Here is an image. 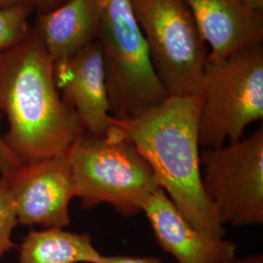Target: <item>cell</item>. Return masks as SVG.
Here are the masks:
<instances>
[{
	"label": "cell",
	"instance_id": "6da1fadb",
	"mask_svg": "<svg viewBox=\"0 0 263 263\" xmlns=\"http://www.w3.org/2000/svg\"><path fill=\"white\" fill-rule=\"evenodd\" d=\"M0 112L9 124L4 141L23 164L68 152L85 133L76 110L62 99L54 63L32 28L0 53Z\"/></svg>",
	"mask_w": 263,
	"mask_h": 263
},
{
	"label": "cell",
	"instance_id": "7a4b0ae2",
	"mask_svg": "<svg viewBox=\"0 0 263 263\" xmlns=\"http://www.w3.org/2000/svg\"><path fill=\"white\" fill-rule=\"evenodd\" d=\"M203 96H170L141 115L110 122L146 160L168 195L199 231L223 238L224 226L202 187L199 116Z\"/></svg>",
	"mask_w": 263,
	"mask_h": 263
},
{
	"label": "cell",
	"instance_id": "3957f363",
	"mask_svg": "<svg viewBox=\"0 0 263 263\" xmlns=\"http://www.w3.org/2000/svg\"><path fill=\"white\" fill-rule=\"evenodd\" d=\"M68 156L76 197L85 209L108 204L123 216H135L161 188L146 160L112 124L102 137L85 132Z\"/></svg>",
	"mask_w": 263,
	"mask_h": 263
},
{
	"label": "cell",
	"instance_id": "277c9868",
	"mask_svg": "<svg viewBox=\"0 0 263 263\" xmlns=\"http://www.w3.org/2000/svg\"><path fill=\"white\" fill-rule=\"evenodd\" d=\"M97 40L103 51L105 85L113 118H135L169 98L156 74L130 0H102Z\"/></svg>",
	"mask_w": 263,
	"mask_h": 263
},
{
	"label": "cell",
	"instance_id": "5b68a950",
	"mask_svg": "<svg viewBox=\"0 0 263 263\" xmlns=\"http://www.w3.org/2000/svg\"><path fill=\"white\" fill-rule=\"evenodd\" d=\"M199 116L200 146L216 147L244 138L263 118L262 42L222 60H208Z\"/></svg>",
	"mask_w": 263,
	"mask_h": 263
},
{
	"label": "cell",
	"instance_id": "8992f818",
	"mask_svg": "<svg viewBox=\"0 0 263 263\" xmlns=\"http://www.w3.org/2000/svg\"><path fill=\"white\" fill-rule=\"evenodd\" d=\"M156 74L170 96H200L207 46L182 0H130Z\"/></svg>",
	"mask_w": 263,
	"mask_h": 263
},
{
	"label": "cell",
	"instance_id": "52a82bcc",
	"mask_svg": "<svg viewBox=\"0 0 263 263\" xmlns=\"http://www.w3.org/2000/svg\"><path fill=\"white\" fill-rule=\"evenodd\" d=\"M203 191L222 226L263 223V127L200 154Z\"/></svg>",
	"mask_w": 263,
	"mask_h": 263
},
{
	"label": "cell",
	"instance_id": "ba28073f",
	"mask_svg": "<svg viewBox=\"0 0 263 263\" xmlns=\"http://www.w3.org/2000/svg\"><path fill=\"white\" fill-rule=\"evenodd\" d=\"M6 177L19 224L66 228L76 186L68 152L22 164Z\"/></svg>",
	"mask_w": 263,
	"mask_h": 263
},
{
	"label": "cell",
	"instance_id": "9c48e42d",
	"mask_svg": "<svg viewBox=\"0 0 263 263\" xmlns=\"http://www.w3.org/2000/svg\"><path fill=\"white\" fill-rule=\"evenodd\" d=\"M57 88L77 113L86 133L102 137L110 129L104 59L98 40L63 62L54 64Z\"/></svg>",
	"mask_w": 263,
	"mask_h": 263
},
{
	"label": "cell",
	"instance_id": "30bf717a",
	"mask_svg": "<svg viewBox=\"0 0 263 263\" xmlns=\"http://www.w3.org/2000/svg\"><path fill=\"white\" fill-rule=\"evenodd\" d=\"M141 212L147 217L160 247L178 263H227L236 256L233 242L194 228L162 188L147 197Z\"/></svg>",
	"mask_w": 263,
	"mask_h": 263
},
{
	"label": "cell",
	"instance_id": "8fae6325",
	"mask_svg": "<svg viewBox=\"0 0 263 263\" xmlns=\"http://www.w3.org/2000/svg\"><path fill=\"white\" fill-rule=\"evenodd\" d=\"M211 48L208 60H222L237 51L262 42L263 14L241 0H182Z\"/></svg>",
	"mask_w": 263,
	"mask_h": 263
},
{
	"label": "cell",
	"instance_id": "7c38bea8",
	"mask_svg": "<svg viewBox=\"0 0 263 263\" xmlns=\"http://www.w3.org/2000/svg\"><path fill=\"white\" fill-rule=\"evenodd\" d=\"M101 18L102 0H66L41 12L32 30L57 64L98 39Z\"/></svg>",
	"mask_w": 263,
	"mask_h": 263
},
{
	"label": "cell",
	"instance_id": "4fadbf2b",
	"mask_svg": "<svg viewBox=\"0 0 263 263\" xmlns=\"http://www.w3.org/2000/svg\"><path fill=\"white\" fill-rule=\"evenodd\" d=\"M101 256L90 234L43 228L24 238L16 263H99Z\"/></svg>",
	"mask_w": 263,
	"mask_h": 263
},
{
	"label": "cell",
	"instance_id": "5bb4252c",
	"mask_svg": "<svg viewBox=\"0 0 263 263\" xmlns=\"http://www.w3.org/2000/svg\"><path fill=\"white\" fill-rule=\"evenodd\" d=\"M33 9L25 4L0 7V53L28 37L31 32L28 18Z\"/></svg>",
	"mask_w": 263,
	"mask_h": 263
},
{
	"label": "cell",
	"instance_id": "9a60e30c",
	"mask_svg": "<svg viewBox=\"0 0 263 263\" xmlns=\"http://www.w3.org/2000/svg\"><path fill=\"white\" fill-rule=\"evenodd\" d=\"M19 224L17 212L6 177L0 176V262L3 256L16 247L12 233Z\"/></svg>",
	"mask_w": 263,
	"mask_h": 263
},
{
	"label": "cell",
	"instance_id": "2e32d148",
	"mask_svg": "<svg viewBox=\"0 0 263 263\" xmlns=\"http://www.w3.org/2000/svg\"><path fill=\"white\" fill-rule=\"evenodd\" d=\"M0 112V120L2 118ZM23 163L12 152L0 134V176H7L19 168Z\"/></svg>",
	"mask_w": 263,
	"mask_h": 263
},
{
	"label": "cell",
	"instance_id": "e0dca14e",
	"mask_svg": "<svg viewBox=\"0 0 263 263\" xmlns=\"http://www.w3.org/2000/svg\"><path fill=\"white\" fill-rule=\"evenodd\" d=\"M65 1L66 0H0V7L25 4L38 8L41 12H45L56 8Z\"/></svg>",
	"mask_w": 263,
	"mask_h": 263
},
{
	"label": "cell",
	"instance_id": "ac0fdd59",
	"mask_svg": "<svg viewBox=\"0 0 263 263\" xmlns=\"http://www.w3.org/2000/svg\"><path fill=\"white\" fill-rule=\"evenodd\" d=\"M99 263H165L156 256H129V255H104Z\"/></svg>",
	"mask_w": 263,
	"mask_h": 263
},
{
	"label": "cell",
	"instance_id": "d6986e66",
	"mask_svg": "<svg viewBox=\"0 0 263 263\" xmlns=\"http://www.w3.org/2000/svg\"><path fill=\"white\" fill-rule=\"evenodd\" d=\"M227 263H263V255L257 254L248 255L244 257L235 256L233 259H231L229 262Z\"/></svg>",
	"mask_w": 263,
	"mask_h": 263
},
{
	"label": "cell",
	"instance_id": "ffe728a7",
	"mask_svg": "<svg viewBox=\"0 0 263 263\" xmlns=\"http://www.w3.org/2000/svg\"><path fill=\"white\" fill-rule=\"evenodd\" d=\"M245 5L254 12L263 14V0H241Z\"/></svg>",
	"mask_w": 263,
	"mask_h": 263
}]
</instances>
